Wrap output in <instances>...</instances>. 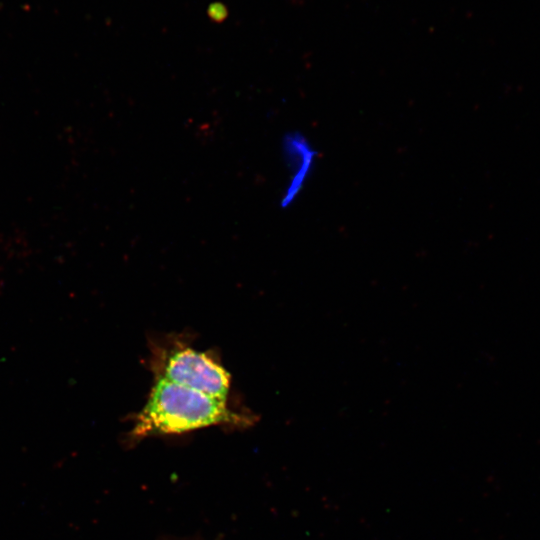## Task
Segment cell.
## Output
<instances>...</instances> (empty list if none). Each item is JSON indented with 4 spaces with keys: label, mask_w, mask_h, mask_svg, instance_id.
<instances>
[{
    "label": "cell",
    "mask_w": 540,
    "mask_h": 540,
    "mask_svg": "<svg viewBox=\"0 0 540 540\" xmlns=\"http://www.w3.org/2000/svg\"><path fill=\"white\" fill-rule=\"evenodd\" d=\"M250 421L223 400L157 378L145 406L135 417L132 437L180 434L213 425L242 426Z\"/></svg>",
    "instance_id": "6da1fadb"
},
{
    "label": "cell",
    "mask_w": 540,
    "mask_h": 540,
    "mask_svg": "<svg viewBox=\"0 0 540 540\" xmlns=\"http://www.w3.org/2000/svg\"><path fill=\"white\" fill-rule=\"evenodd\" d=\"M157 378L195 389L225 401L230 375L208 354L184 345L157 351L153 362Z\"/></svg>",
    "instance_id": "7a4b0ae2"
},
{
    "label": "cell",
    "mask_w": 540,
    "mask_h": 540,
    "mask_svg": "<svg viewBox=\"0 0 540 540\" xmlns=\"http://www.w3.org/2000/svg\"><path fill=\"white\" fill-rule=\"evenodd\" d=\"M284 143L286 156L294 170L292 182L287 189L283 201V204H287L300 191L305 179L310 173L315 152L306 139L299 133L288 135Z\"/></svg>",
    "instance_id": "3957f363"
}]
</instances>
